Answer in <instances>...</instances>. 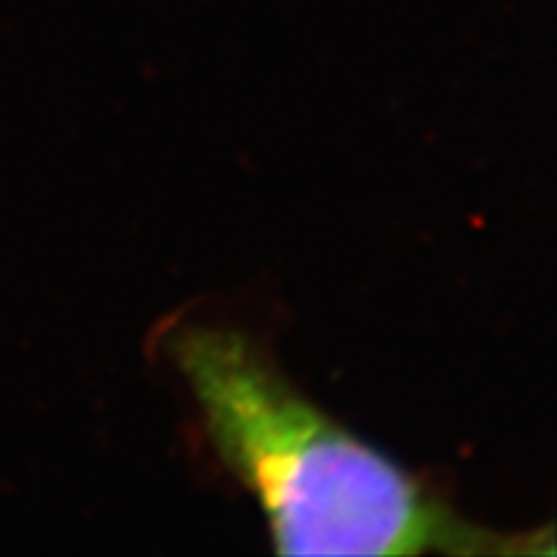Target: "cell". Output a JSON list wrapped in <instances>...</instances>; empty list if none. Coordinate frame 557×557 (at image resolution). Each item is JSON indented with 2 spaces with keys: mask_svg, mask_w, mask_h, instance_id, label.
<instances>
[{
  "mask_svg": "<svg viewBox=\"0 0 557 557\" xmlns=\"http://www.w3.org/2000/svg\"><path fill=\"white\" fill-rule=\"evenodd\" d=\"M165 351L282 555L493 553L508 540L457 519L421 480L338 426L246 331L184 323Z\"/></svg>",
  "mask_w": 557,
  "mask_h": 557,
  "instance_id": "cell-1",
  "label": "cell"
}]
</instances>
